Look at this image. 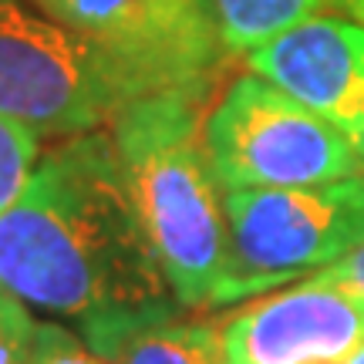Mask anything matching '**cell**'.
I'll return each instance as SVG.
<instances>
[{"label": "cell", "mask_w": 364, "mask_h": 364, "mask_svg": "<svg viewBox=\"0 0 364 364\" xmlns=\"http://www.w3.org/2000/svg\"><path fill=\"white\" fill-rule=\"evenodd\" d=\"M0 287L75 331L179 304L135 216L108 129L58 139L0 213Z\"/></svg>", "instance_id": "obj_1"}, {"label": "cell", "mask_w": 364, "mask_h": 364, "mask_svg": "<svg viewBox=\"0 0 364 364\" xmlns=\"http://www.w3.org/2000/svg\"><path fill=\"white\" fill-rule=\"evenodd\" d=\"M203 95L156 91L112 118L135 216L182 307H209L226 263V196L203 142Z\"/></svg>", "instance_id": "obj_2"}, {"label": "cell", "mask_w": 364, "mask_h": 364, "mask_svg": "<svg viewBox=\"0 0 364 364\" xmlns=\"http://www.w3.org/2000/svg\"><path fill=\"white\" fill-rule=\"evenodd\" d=\"M226 263L209 307L297 284L364 243V176L226 193Z\"/></svg>", "instance_id": "obj_3"}, {"label": "cell", "mask_w": 364, "mask_h": 364, "mask_svg": "<svg viewBox=\"0 0 364 364\" xmlns=\"http://www.w3.org/2000/svg\"><path fill=\"white\" fill-rule=\"evenodd\" d=\"M129 71L24 0H0V115L44 139H71L142 98Z\"/></svg>", "instance_id": "obj_4"}, {"label": "cell", "mask_w": 364, "mask_h": 364, "mask_svg": "<svg viewBox=\"0 0 364 364\" xmlns=\"http://www.w3.org/2000/svg\"><path fill=\"white\" fill-rule=\"evenodd\" d=\"M203 142L223 193L351 179L364 162L344 132L253 71L223 88L203 122Z\"/></svg>", "instance_id": "obj_5"}, {"label": "cell", "mask_w": 364, "mask_h": 364, "mask_svg": "<svg viewBox=\"0 0 364 364\" xmlns=\"http://www.w3.org/2000/svg\"><path fill=\"white\" fill-rule=\"evenodd\" d=\"M38 11L75 31L145 95L216 88L226 61L220 27L209 0H34Z\"/></svg>", "instance_id": "obj_6"}, {"label": "cell", "mask_w": 364, "mask_h": 364, "mask_svg": "<svg viewBox=\"0 0 364 364\" xmlns=\"http://www.w3.org/2000/svg\"><path fill=\"white\" fill-rule=\"evenodd\" d=\"M226 364H344L364 341V300L300 280L220 321Z\"/></svg>", "instance_id": "obj_7"}, {"label": "cell", "mask_w": 364, "mask_h": 364, "mask_svg": "<svg viewBox=\"0 0 364 364\" xmlns=\"http://www.w3.org/2000/svg\"><path fill=\"white\" fill-rule=\"evenodd\" d=\"M247 65L358 145L364 129V27L358 21L317 14L250 51Z\"/></svg>", "instance_id": "obj_8"}, {"label": "cell", "mask_w": 364, "mask_h": 364, "mask_svg": "<svg viewBox=\"0 0 364 364\" xmlns=\"http://www.w3.org/2000/svg\"><path fill=\"white\" fill-rule=\"evenodd\" d=\"M108 364H226L220 321L182 304L115 314L78 331Z\"/></svg>", "instance_id": "obj_9"}, {"label": "cell", "mask_w": 364, "mask_h": 364, "mask_svg": "<svg viewBox=\"0 0 364 364\" xmlns=\"http://www.w3.org/2000/svg\"><path fill=\"white\" fill-rule=\"evenodd\" d=\"M209 4L223 48L243 58L331 7V0H209Z\"/></svg>", "instance_id": "obj_10"}, {"label": "cell", "mask_w": 364, "mask_h": 364, "mask_svg": "<svg viewBox=\"0 0 364 364\" xmlns=\"http://www.w3.org/2000/svg\"><path fill=\"white\" fill-rule=\"evenodd\" d=\"M41 142L44 135L27 129L24 122L0 115V213L24 193L31 172L41 162Z\"/></svg>", "instance_id": "obj_11"}, {"label": "cell", "mask_w": 364, "mask_h": 364, "mask_svg": "<svg viewBox=\"0 0 364 364\" xmlns=\"http://www.w3.org/2000/svg\"><path fill=\"white\" fill-rule=\"evenodd\" d=\"M27 364H108L102 354H95L85 344L81 334L58 321H34L31 348H27Z\"/></svg>", "instance_id": "obj_12"}, {"label": "cell", "mask_w": 364, "mask_h": 364, "mask_svg": "<svg viewBox=\"0 0 364 364\" xmlns=\"http://www.w3.org/2000/svg\"><path fill=\"white\" fill-rule=\"evenodd\" d=\"M34 321L31 307L0 287V364H27Z\"/></svg>", "instance_id": "obj_13"}, {"label": "cell", "mask_w": 364, "mask_h": 364, "mask_svg": "<svg viewBox=\"0 0 364 364\" xmlns=\"http://www.w3.org/2000/svg\"><path fill=\"white\" fill-rule=\"evenodd\" d=\"M307 280L334 287V290H341V294H348V297H354V300H364V243L354 247L348 257H341L338 263L311 273Z\"/></svg>", "instance_id": "obj_14"}, {"label": "cell", "mask_w": 364, "mask_h": 364, "mask_svg": "<svg viewBox=\"0 0 364 364\" xmlns=\"http://www.w3.org/2000/svg\"><path fill=\"white\" fill-rule=\"evenodd\" d=\"M338 4H341V7H344L348 14H351L358 24L364 27V0H338Z\"/></svg>", "instance_id": "obj_15"}, {"label": "cell", "mask_w": 364, "mask_h": 364, "mask_svg": "<svg viewBox=\"0 0 364 364\" xmlns=\"http://www.w3.org/2000/svg\"><path fill=\"white\" fill-rule=\"evenodd\" d=\"M344 364H364V341L354 348L351 354H348V361H344Z\"/></svg>", "instance_id": "obj_16"}, {"label": "cell", "mask_w": 364, "mask_h": 364, "mask_svg": "<svg viewBox=\"0 0 364 364\" xmlns=\"http://www.w3.org/2000/svg\"><path fill=\"white\" fill-rule=\"evenodd\" d=\"M358 152H361V159H364V129H361V135H358Z\"/></svg>", "instance_id": "obj_17"}]
</instances>
